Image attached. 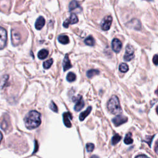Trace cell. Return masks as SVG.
<instances>
[{
  "mask_svg": "<svg viewBox=\"0 0 158 158\" xmlns=\"http://www.w3.org/2000/svg\"><path fill=\"white\" fill-rule=\"evenodd\" d=\"M21 40V35L20 33L17 30L12 29L11 30V41L14 46H17Z\"/></svg>",
  "mask_w": 158,
  "mask_h": 158,
  "instance_id": "8992f818",
  "label": "cell"
},
{
  "mask_svg": "<svg viewBox=\"0 0 158 158\" xmlns=\"http://www.w3.org/2000/svg\"><path fill=\"white\" fill-rule=\"evenodd\" d=\"M86 151L87 152H92L94 149V144L93 143H88L86 144Z\"/></svg>",
  "mask_w": 158,
  "mask_h": 158,
  "instance_id": "d4e9b609",
  "label": "cell"
},
{
  "mask_svg": "<svg viewBox=\"0 0 158 158\" xmlns=\"http://www.w3.org/2000/svg\"><path fill=\"white\" fill-rule=\"evenodd\" d=\"M7 31L6 30L0 27V49H2L6 45L7 43Z\"/></svg>",
  "mask_w": 158,
  "mask_h": 158,
  "instance_id": "52a82bcc",
  "label": "cell"
},
{
  "mask_svg": "<svg viewBox=\"0 0 158 158\" xmlns=\"http://www.w3.org/2000/svg\"><path fill=\"white\" fill-rule=\"evenodd\" d=\"M58 41L63 44H67L69 43V38L67 35H62L58 37Z\"/></svg>",
  "mask_w": 158,
  "mask_h": 158,
  "instance_id": "e0dca14e",
  "label": "cell"
},
{
  "mask_svg": "<svg viewBox=\"0 0 158 158\" xmlns=\"http://www.w3.org/2000/svg\"><path fill=\"white\" fill-rule=\"evenodd\" d=\"M118 69H119L120 72L125 73V72H127L128 70L129 67H128V65L127 64L122 63V64H120Z\"/></svg>",
  "mask_w": 158,
  "mask_h": 158,
  "instance_id": "44dd1931",
  "label": "cell"
},
{
  "mask_svg": "<svg viewBox=\"0 0 158 158\" xmlns=\"http://www.w3.org/2000/svg\"><path fill=\"white\" fill-rule=\"evenodd\" d=\"M99 74V71L97 69H90L86 72V76L89 78H91L93 77L94 75H97Z\"/></svg>",
  "mask_w": 158,
  "mask_h": 158,
  "instance_id": "2e32d148",
  "label": "cell"
},
{
  "mask_svg": "<svg viewBox=\"0 0 158 158\" xmlns=\"http://www.w3.org/2000/svg\"><path fill=\"white\" fill-rule=\"evenodd\" d=\"M72 118V115L70 112H64L63 114L64 123L68 128H70V127H72V123L70 122V120Z\"/></svg>",
  "mask_w": 158,
  "mask_h": 158,
  "instance_id": "8fae6325",
  "label": "cell"
},
{
  "mask_svg": "<svg viewBox=\"0 0 158 158\" xmlns=\"http://www.w3.org/2000/svg\"><path fill=\"white\" fill-rule=\"evenodd\" d=\"M156 112H157V114L158 115V106L156 107Z\"/></svg>",
  "mask_w": 158,
  "mask_h": 158,
  "instance_id": "d6a6232c",
  "label": "cell"
},
{
  "mask_svg": "<svg viewBox=\"0 0 158 158\" xmlns=\"http://www.w3.org/2000/svg\"><path fill=\"white\" fill-rule=\"evenodd\" d=\"M154 149L156 152L158 154V139L157 140L156 144H155V147H154Z\"/></svg>",
  "mask_w": 158,
  "mask_h": 158,
  "instance_id": "f1b7e54d",
  "label": "cell"
},
{
  "mask_svg": "<svg viewBox=\"0 0 158 158\" xmlns=\"http://www.w3.org/2000/svg\"><path fill=\"white\" fill-rule=\"evenodd\" d=\"M49 52L48 50L43 49L41 50H40L38 53V57L39 59H44L45 58H46L48 56Z\"/></svg>",
  "mask_w": 158,
  "mask_h": 158,
  "instance_id": "9a60e30c",
  "label": "cell"
},
{
  "mask_svg": "<svg viewBox=\"0 0 158 158\" xmlns=\"http://www.w3.org/2000/svg\"><path fill=\"white\" fill-rule=\"evenodd\" d=\"M92 107L91 106H89L85 111L82 112L81 113H80V115H79V119L80 121H83L84 120V119L90 114L91 111Z\"/></svg>",
  "mask_w": 158,
  "mask_h": 158,
  "instance_id": "5bb4252c",
  "label": "cell"
},
{
  "mask_svg": "<svg viewBox=\"0 0 158 158\" xmlns=\"http://www.w3.org/2000/svg\"><path fill=\"white\" fill-rule=\"evenodd\" d=\"M152 62L156 65H158V54H156L152 58Z\"/></svg>",
  "mask_w": 158,
  "mask_h": 158,
  "instance_id": "83f0119b",
  "label": "cell"
},
{
  "mask_svg": "<svg viewBox=\"0 0 158 158\" xmlns=\"http://www.w3.org/2000/svg\"><path fill=\"white\" fill-rule=\"evenodd\" d=\"M85 43L88 45V46H94V43H95V41H94V39L93 38V36H88L85 40Z\"/></svg>",
  "mask_w": 158,
  "mask_h": 158,
  "instance_id": "ac0fdd59",
  "label": "cell"
},
{
  "mask_svg": "<svg viewBox=\"0 0 158 158\" xmlns=\"http://www.w3.org/2000/svg\"><path fill=\"white\" fill-rule=\"evenodd\" d=\"M52 63H53L52 59H48V60H46L45 62H44V63H43V67L45 69H49L52 65Z\"/></svg>",
  "mask_w": 158,
  "mask_h": 158,
  "instance_id": "cb8c5ba5",
  "label": "cell"
},
{
  "mask_svg": "<svg viewBox=\"0 0 158 158\" xmlns=\"http://www.w3.org/2000/svg\"><path fill=\"white\" fill-rule=\"evenodd\" d=\"M112 22V17L110 15H107L104 17L101 23V27L102 30L106 31L109 30L110 28L111 23Z\"/></svg>",
  "mask_w": 158,
  "mask_h": 158,
  "instance_id": "277c9868",
  "label": "cell"
},
{
  "mask_svg": "<svg viewBox=\"0 0 158 158\" xmlns=\"http://www.w3.org/2000/svg\"><path fill=\"white\" fill-rule=\"evenodd\" d=\"M45 20L43 17H39L35 22V28L36 30H41L44 25Z\"/></svg>",
  "mask_w": 158,
  "mask_h": 158,
  "instance_id": "4fadbf2b",
  "label": "cell"
},
{
  "mask_svg": "<svg viewBox=\"0 0 158 158\" xmlns=\"http://www.w3.org/2000/svg\"><path fill=\"white\" fill-rule=\"evenodd\" d=\"M155 93L158 96V87H157V89L156 90V91H155Z\"/></svg>",
  "mask_w": 158,
  "mask_h": 158,
  "instance_id": "1f68e13d",
  "label": "cell"
},
{
  "mask_svg": "<svg viewBox=\"0 0 158 158\" xmlns=\"http://www.w3.org/2000/svg\"><path fill=\"white\" fill-rule=\"evenodd\" d=\"M49 108L54 112H57L58 111V109H57V107L56 106V104L53 102V101H51L50 104H49Z\"/></svg>",
  "mask_w": 158,
  "mask_h": 158,
  "instance_id": "4316f807",
  "label": "cell"
},
{
  "mask_svg": "<svg viewBox=\"0 0 158 158\" xmlns=\"http://www.w3.org/2000/svg\"><path fill=\"white\" fill-rule=\"evenodd\" d=\"M111 46H112V50L115 52H119L122 49V44L121 43V41L117 39V38H114L112 41V43H111Z\"/></svg>",
  "mask_w": 158,
  "mask_h": 158,
  "instance_id": "30bf717a",
  "label": "cell"
},
{
  "mask_svg": "<svg viewBox=\"0 0 158 158\" xmlns=\"http://www.w3.org/2000/svg\"><path fill=\"white\" fill-rule=\"evenodd\" d=\"M146 1H152V0H146Z\"/></svg>",
  "mask_w": 158,
  "mask_h": 158,
  "instance_id": "836d02e7",
  "label": "cell"
},
{
  "mask_svg": "<svg viewBox=\"0 0 158 158\" xmlns=\"http://www.w3.org/2000/svg\"><path fill=\"white\" fill-rule=\"evenodd\" d=\"M78 21L77 16L75 14H72L63 23V26L65 28H68L69 25L77 23Z\"/></svg>",
  "mask_w": 158,
  "mask_h": 158,
  "instance_id": "ba28073f",
  "label": "cell"
},
{
  "mask_svg": "<svg viewBox=\"0 0 158 158\" xmlns=\"http://www.w3.org/2000/svg\"><path fill=\"white\" fill-rule=\"evenodd\" d=\"M121 138H122V137L118 134H115L114 136H113V137L112 138V141H111L112 144V145L116 144L120 141Z\"/></svg>",
  "mask_w": 158,
  "mask_h": 158,
  "instance_id": "7402d4cb",
  "label": "cell"
},
{
  "mask_svg": "<svg viewBox=\"0 0 158 158\" xmlns=\"http://www.w3.org/2000/svg\"><path fill=\"white\" fill-rule=\"evenodd\" d=\"M62 65H63L64 71H66V70H69V69H70L72 67V64L70 63V59L69 58L68 54H66L65 56L64 59L63 60Z\"/></svg>",
  "mask_w": 158,
  "mask_h": 158,
  "instance_id": "7c38bea8",
  "label": "cell"
},
{
  "mask_svg": "<svg viewBox=\"0 0 158 158\" xmlns=\"http://www.w3.org/2000/svg\"><path fill=\"white\" fill-rule=\"evenodd\" d=\"M127 120H128L127 117L121 115H118L116 117H115L114 118H113L112 121L113 123L115 125V126L118 127L120 125L127 122Z\"/></svg>",
  "mask_w": 158,
  "mask_h": 158,
  "instance_id": "9c48e42d",
  "label": "cell"
},
{
  "mask_svg": "<svg viewBox=\"0 0 158 158\" xmlns=\"http://www.w3.org/2000/svg\"><path fill=\"white\" fill-rule=\"evenodd\" d=\"M154 136V135H153V136H147L145 138V139H144L143 141L147 143L148 144L149 146L151 147V143H152V140Z\"/></svg>",
  "mask_w": 158,
  "mask_h": 158,
  "instance_id": "484cf974",
  "label": "cell"
},
{
  "mask_svg": "<svg viewBox=\"0 0 158 158\" xmlns=\"http://www.w3.org/2000/svg\"><path fill=\"white\" fill-rule=\"evenodd\" d=\"M134 55V48L132 46L128 44L125 49V53L123 56V59L125 61H130L133 59Z\"/></svg>",
  "mask_w": 158,
  "mask_h": 158,
  "instance_id": "5b68a950",
  "label": "cell"
},
{
  "mask_svg": "<svg viewBox=\"0 0 158 158\" xmlns=\"http://www.w3.org/2000/svg\"><path fill=\"white\" fill-rule=\"evenodd\" d=\"M135 158H149V157H148V156H146L145 155L142 154V155H139V156H136Z\"/></svg>",
  "mask_w": 158,
  "mask_h": 158,
  "instance_id": "f546056e",
  "label": "cell"
},
{
  "mask_svg": "<svg viewBox=\"0 0 158 158\" xmlns=\"http://www.w3.org/2000/svg\"><path fill=\"white\" fill-rule=\"evenodd\" d=\"M107 107L109 111L112 114H118L122 112L118 98L115 95L112 96L109 100Z\"/></svg>",
  "mask_w": 158,
  "mask_h": 158,
  "instance_id": "7a4b0ae2",
  "label": "cell"
},
{
  "mask_svg": "<svg viewBox=\"0 0 158 158\" xmlns=\"http://www.w3.org/2000/svg\"><path fill=\"white\" fill-rule=\"evenodd\" d=\"M2 139V135L1 132L0 131V143H1V141Z\"/></svg>",
  "mask_w": 158,
  "mask_h": 158,
  "instance_id": "4dcf8cb0",
  "label": "cell"
},
{
  "mask_svg": "<svg viewBox=\"0 0 158 158\" xmlns=\"http://www.w3.org/2000/svg\"><path fill=\"white\" fill-rule=\"evenodd\" d=\"M72 99H73V101L76 103L74 106V110L75 111L77 112L80 111V110H81V109L83 108L85 106V102L81 95H78L77 97H73Z\"/></svg>",
  "mask_w": 158,
  "mask_h": 158,
  "instance_id": "3957f363",
  "label": "cell"
},
{
  "mask_svg": "<svg viewBox=\"0 0 158 158\" xmlns=\"http://www.w3.org/2000/svg\"><path fill=\"white\" fill-rule=\"evenodd\" d=\"M24 120L25 127L28 129L36 128L41 123V114L36 110H31L26 115Z\"/></svg>",
  "mask_w": 158,
  "mask_h": 158,
  "instance_id": "6da1fadb",
  "label": "cell"
},
{
  "mask_svg": "<svg viewBox=\"0 0 158 158\" xmlns=\"http://www.w3.org/2000/svg\"><path fill=\"white\" fill-rule=\"evenodd\" d=\"M133 140L131 138V133H128L124 138V143L127 144H130L133 143Z\"/></svg>",
  "mask_w": 158,
  "mask_h": 158,
  "instance_id": "d6986e66",
  "label": "cell"
},
{
  "mask_svg": "<svg viewBox=\"0 0 158 158\" xmlns=\"http://www.w3.org/2000/svg\"><path fill=\"white\" fill-rule=\"evenodd\" d=\"M79 7V4L78 2L75 1V0H73L72 1L70 4H69V10L71 11V10H74L75 9H76L77 7Z\"/></svg>",
  "mask_w": 158,
  "mask_h": 158,
  "instance_id": "ffe728a7",
  "label": "cell"
},
{
  "mask_svg": "<svg viewBox=\"0 0 158 158\" xmlns=\"http://www.w3.org/2000/svg\"><path fill=\"white\" fill-rule=\"evenodd\" d=\"M67 80L69 82L74 81L76 80V75L73 72H69L67 75Z\"/></svg>",
  "mask_w": 158,
  "mask_h": 158,
  "instance_id": "603a6c76",
  "label": "cell"
}]
</instances>
